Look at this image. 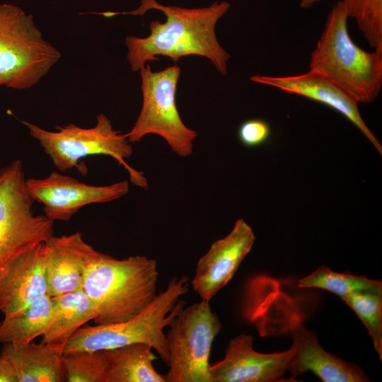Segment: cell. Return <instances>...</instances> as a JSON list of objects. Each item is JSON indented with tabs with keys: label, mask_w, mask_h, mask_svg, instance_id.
<instances>
[{
	"label": "cell",
	"mask_w": 382,
	"mask_h": 382,
	"mask_svg": "<svg viewBox=\"0 0 382 382\" xmlns=\"http://www.w3.org/2000/svg\"><path fill=\"white\" fill-rule=\"evenodd\" d=\"M53 311L42 342L63 353L71 336L98 316L95 304L81 290L52 297Z\"/></svg>",
	"instance_id": "obj_18"
},
{
	"label": "cell",
	"mask_w": 382,
	"mask_h": 382,
	"mask_svg": "<svg viewBox=\"0 0 382 382\" xmlns=\"http://www.w3.org/2000/svg\"><path fill=\"white\" fill-rule=\"evenodd\" d=\"M25 187L32 200L43 204L45 215L53 221H69L83 207L114 201L129 190L126 180L96 186L56 171L44 178H28Z\"/></svg>",
	"instance_id": "obj_10"
},
{
	"label": "cell",
	"mask_w": 382,
	"mask_h": 382,
	"mask_svg": "<svg viewBox=\"0 0 382 382\" xmlns=\"http://www.w3.org/2000/svg\"><path fill=\"white\" fill-rule=\"evenodd\" d=\"M158 278L154 260L142 255L119 260L94 249L82 284L98 312L94 323H121L141 313L157 296Z\"/></svg>",
	"instance_id": "obj_2"
},
{
	"label": "cell",
	"mask_w": 382,
	"mask_h": 382,
	"mask_svg": "<svg viewBox=\"0 0 382 382\" xmlns=\"http://www.w3.org/2000/svg\"><path fill=\"white\" fill-rule=\"evenodd\" d=\"M186 276L173 277L167 288L137 316L121 323L83 325L69 338L64 352L115 349L134 343H146L154 349L166 365L168 352L163 329L184 308L180 297L188 291Z\"/></svg>",
	"instance_id": "obj_4"
},
{
	"label": "cell",
	"mask_w": 382,
	"mask_h": 382,
	"mask_svg": "<svg viewBox=\"0 0 382 382\" xmlns=\"http://www.w3.org/2000/svg\"><path fill=\"white\" fill-rule=\"evenodd\" d=\"M0 354L13 366L18 382L65 381L63 353L42 342L24 345L5 343Z\"/></svg>",
	"instance_id": "obj_17"
},
{
	"label": "cell",
	"mask_w": 382,
	"mask_h": 382,
	"mask_svg": "<svg viewBox=\"0 0 382 382\" xmlns=\"http://www.w3.org/2000/svg\"><path fill=\"white\" fill-rule=\"evenodd\" d=\"M47 263V294L51 297L82 289L86 262L94 248L79 231L50 238Z\"/></svg>",
	"instance_id": "obj_16"
},
{
	"label": "cell",
	"mask_w": 382,
	"mask_h": 382,
	"mask_svg": "<svg viewBox=\"0 0 382 382\" xmlns=\"http://www.w3.org/2000/svg\"><path fill=\"white\" fill-rule=\"evenodd\" d=\"M348 17L375 51L382 53V0H342Z\"/></svg>",
	"instance_id": "obj_24"
},
{
	"label": "cell",
	"mask_w": 382,
	"mask_h": 382,
	"mask_svg": "<svg viewBox=\"0 0 382 382\" xmlns=\"http://www.w3.org/2000/svg\"><path fill=\"white\" fill-rule=\"evenodd\" d=\"M49 248L40 243L9 260L0 270V311L4 318L19 313L47 294Z\"/></svg>",
	"instance_id": "obj_12"
},
{
	"label": "cell",
	"mask_w": 382,
	"mask_h": 382,
	"mask_svg": "<svg viewBox=\"0 0 382 382\" xmlns=\"http://www.w3.org/2000/svg\"><path fill=\"white\" fill-rule=\"evenodd\" d=\"M320 1V0H301L299 5L303 8H308Z\"/></svg>",
	"instance_id": "obj_27"
},
{
	"label": "cell",
	"mask_w": 382,
	"mask_h": 382,
	"mask_svg": "<svg viewBox=\"0 0 382 382\" xmlns=\"http://www.w3.org/2000/svg\"><path fill=\"white\" fill-rule=\"evenodd\" d=\"M62 360L66 382H107L104 350L64 352Z\"/></svg>",
	"instance_id": "obj_22"
},
{
	"label": "cell",
	"mask_w": 382,
	"mask_h": 382,
	"mask_svg": "<svg viewBox=\"0 0 382 382\" xmlns=\"http://www.w3.org/2000/svg\"><path fill=\"white\" fill-rule=\"evenodd\" d=\"M152 347L142 342L104 350L107 382H166L153 366Z\"/></svg>",
	"instance_id": "obj_19"
},
{
	"label": "cell",
	"mask_w": 382,
	"mask_h": 382,
	"mask_svg": "<svg viewBox=\"0 0 382 382\" xmlns=\"http://www.w3.org/2000/svg\"><path fill=\"white\" fill-rule=\"evenodd\" d=\"M274 310L287 322L284 323L293 338L294 354L288 371L291 378L311 371L324 382H366L369 378L357 365L347 362L326 352L318 342L316 335L306 329L301 318L282 306Z\"/></svg>",
	"instance_id": "obj_11"
},
{
	"label": "cell",
	"mask_w": 382,
	"mask_h": 382,
	"mask_svg": "<svg viewBox=\"0 0 382 382\" xmlns=\"http://www.w3.org/2000/svg\"><path fill=\"white\" fill-rule=\"evenodd\" d=\"M21 160L0 168V270L13 257L54 235V221L35 215Z\"/></svg>",
	"instance_id": "obj_9"
},
{
	"label": "cell",
	"mask_w": 382,
	"mask_h": 382,
	"mask_svg": "<svg viewBox=\"0 0 382 382\" xmlns=\"http://www.w3.org/2000/svg\"><path fill=\"white\" fill-rule=\"evenodd\" d=\"M250 79L257 83L307 98L337 111L354 124L371 141L380 154L382 146L361 116L358 103L325 76L313 71L289 76L255 75Z\"/></svg>",
	"instance_id": "obj_15"
},
{
	"label": "cell",
	"mask_w": 382,
	"mask_h": 382,
	"mask_svg": "<svg viewBox=\"0 0 382 382\" xmlns=\"http://www.w3.org/2000/svg\"><path fill=\"white\" fill-rule=\"evenodd\" d=\"M0 382H18L16 371L9 361L0 354Z\"/></svg>",
	"instance_id": "obj_26"
},
{
	"label": "cell",
	"mask_w": 382,
	"mask_h": 382,
	"mask_svg": "<svg viewBox=\"0 0 382 382\" xmlns=\"http://www.w3.org/2000/svg\"><path fill=\"white\" fill-rule=\"evenodd\" d=\"M180 71L177 64L159 71H152L149 64L140 69L143 103L133 127L125 134L130 143L154 134L163 138L178 156L192 154L197 133L184 124L176 105Z\"/></svg>",
	"instance_id": "obj_7"
},
{
	"label": "cell",
	"mask_w": 382,
	"mask_h": 382,
	"mask_svg": "<svg viewBox=\"0 0 382 382\" xmlns=\"http://www.w3.org/2000/svg\"><path fill=\"white\" fill-rule=\"evenodd\" d=\"M342 1L332 8L309 62L311 71L335 82L357 103L374 102L382 88V53L366 52L352 40Z\"/></svg>",
	"instance_id": "obj_3"
},
{
	"label": "cell",
	"mask_w": 382,
	"mask_h": 382,
	"mask_svg": "<svg viewBox=\"0 0 382 382\" xmlns=\"http://www.w3.org/2000/svg\"><path fill=\"white\" fill-rule=\"evenodd\" d=\"M61 58L44 40L33 16L0 4V86L24 90L36 84Z\"/></svg>",
	"instance_id": "obj_6"
},
{
	"label": "cell",
	"mask_w": 382,
	"mask_h": 382,
	"mask_svg": "<svg viewBox=\"0 0 382 382\" xmlns=\"http://www.w3.org/2000/svg\"><path fill=\"white\" fill-rule=\"evenodd\" d=\"M271 135L270 125L257 118L248 119L238 127L237 136L240 142L247 147L259 146L268 141Z\"/></svg>",
	"instance_id": "obj_25"
},
{
	"label": "cell",
	"mask_w": 382,
	"mask_h": 382,
	"mask_svg": "<svg viewBox=\"0 0 382 382\" xmlns=\"http://www.w3.org/2000/svg\"><path fill=\"white\" fill-rule=\"evenodd\" d=\"M1 322L0 321V326H1Z\"/></svg>",
	"instance_id": "obj_28"
},
{
	"label": "cell",
	"mask_w": 382,
	"mask_h": 382,
	"mask_svg": "<svg viewBox=\"0 0 382 382\" xmlns=\"http://www.w3.org/2000/svg\"><path fill=\"white\" fill-rule=\"evenodd\" d=\"M298 286L328 290L340 298L358 291H382L381 281L349 273H338L325 266L320 267L311 274L301 279Z\"/></svg>",
	"instance_id": "obj_21"
},
{
	"label": "cell",
	"mask_w": 382,
	"mask_h": 382,
	"mask_svg": "<svg viewBox=\"0 0 382 382\" xmlns=\"http://www.w3.org/2000/svg\"><path fill=\"white\" fill-rule=\"evenodd\" d=\"M230 6L227 1H215L205 8H185L161 5L156 0H141L137 10L119 13L143 15L149 9H156L166 17L164 23L151 22L147 37L125 38L132 70L139 71L147 62L158 60L159 55L174 62L183 57L197 55L208 58L220 74L226 75L230 54L218 42L215 27Z\"/></svg>",
	"instance_id": "obj_1"
},
{
	"label": "cell",
	"mask_w": 382,
	"mask_h": 382,
	"mask_svg": "<svg viewBox=\"0 0 382 382\" xmlns=\"http://www.w3.org/2000/svg\"><path fill=\"white\" fill-rule=\"evenodd\" d=\"M168 327L166 382H213L209 356L221 323L209 301L202 300L183 308Z\"/></svg>",
	"instance_id": "obj_8"
},
{
	"label": "cell",
	"mask_w": 382,
	"mask_h": 382,
	"mask_svg": "<svg viewBox=\"0 0 382 382\" xmlns=\"http://www.w3.org/2000/svg\"><path fill=\"white\" fill-rule=\"evenodd\" d=\"M255 240L251 227L239 219L226 236L212 244L198 260L192 281L194 291L202 300L209 301L228 283L251 250Z\"/></svg>",
	"instance_id": "obj_13"
},
{
	"label": "cell",
	"mask_w": 382,
	"mask_h": 382,
	"mask_svg": "<svg viewBox=\"0 0 382 382\" xmlns=\"http://www.w3.org/2000/svg\"><path fill=\"white\" fill-rule=\"evenodd\" d=\"M96 125L91 128H82L72 123L56 127L52 132L28 122L21 121L26 126L31 137L37 139L49 156L53 164L62 172L76 168L81 175L88 168L81 158L93 155H106L113 158L129 173V180L144 189L149 187L144 173L126 163L125 158L133 154V148L125 134L113 129L110 120L103 113L96 117Z\"/></svg>",
	"instance_id": "obj_5"
},
{
	"label": "cell",
	"mask_w": 382,
	"mask_h": 382,
	"mask_svg": "<svg viewBox=\"0 0 382 382\" xmlns=\"http://www.w3.org/2000/svg\"><path fill=\"white\" fill-rule=\"evenodd\" d=\"M53 311V299L45 294L19 313L4 318L0 326V342L24 345L46 331Z\"/></svg>",
	"instance_id": "obj_20"
},
{
	"label": "cell",
	"mask_w": 382,
	"mask_h": 382,
	"mask_svg": "<svg viewBox=\"0 0 382 382\" xmlns=\"http://www.w3.org/2000/svg\"><path fill=\"white\" fill-rule=\"evenodd\" d=\"M251 335L231 339L224 358L211 365L213 382H272L288 371L294 350L263 354L253 349Z\"/></svg>",
	"instance_id": "obj_14"
},
{
	"label": "cell",
	"mask_w": 382,
	"mask_h": 382,
	"mask_svg": "<svg viewBox=\"0 0 382 382\" xmlns=\"http://www.w3.org/2000/svg\"><path fill=\"white\" fill-rule=\"evenodd\" d=\"M358 316L382 359V291H358L341 298Z\"/></svg>",
	"instance_id": "obj_23"
}]
</instances>
